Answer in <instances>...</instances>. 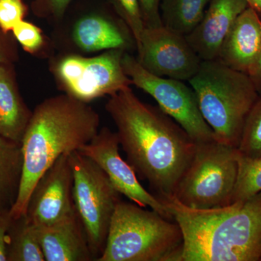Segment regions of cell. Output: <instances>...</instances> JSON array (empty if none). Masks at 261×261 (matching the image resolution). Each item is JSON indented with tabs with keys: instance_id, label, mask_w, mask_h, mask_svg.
Segmentation results:
<instances>
[{
	"instance_id": "obj_1",
	"label": "cell",
	"mask_w": 261,
	"mask_h": 261,
	"mask_svg": "<svg viewBox=\"0 0 261 261\" xmlns=\"http://www.w3.org/2000/svg\"><path fill=\"white\" fill-rule=\"evenodd\" d=\"M106 109L127 161L161 200H171L197 143L171 117L140 100L130 87L110 96Z\"/></svg>"
},
{
	"instance_id": "obj_2",
	"label": "cell",
	"mask_w": 261,
	"mask_h": 261,
	"mask_svg": "<svg viewBox=\"0 0 261 261\" xmlns=\"http://www.w3.org/2000/svg\"><path fill=\"white\" fill-rule=\"evenodd\" d=\"M100 118L95 110L69 94L48 98L32 113L21 140V181L12 219L27 214L29 199L39 178L60 156L80 150L97 135Z\"/></svg>"
},
{
	"instance_id": "obj_3",
	"label": "cell",
	"mask_w": 261,
	"mask_h": 261,
	"mask_svg": "<svg viewBox=\"0 0 261 261\" xmlns=\"http://www.w3.org/2000/svg\"><path fill=\"white\" fill-rule=\"evenodd\" d=\"M163 202L181 229V261L260 260L261 192L209 210L188 208L173 199Z\"/></svg>"
},
{
	"instance_id": "obj_4",
	"label": "cell",
	"mask_w": 261,
	"mask_h": 261,
	"mask_svg": "<svg viewBox=\"0 0 261 261\" xmlns=\"http://www.w3.org/2000/svg\"><path fill=\"white\" fill-rule=\"evenodd\" d=\"M188 82L216 141L238 149L247 117L260 98L250 77L212 60L201 62Z\"/></svg>"
},
{
	"instance_id": "obj_5",
	"label": "cell",
	"mask_w": 261,
	"mask_h": 261,
	"mask_svg": "<svg viewBox=\"0 0 261 261\" xmlns=\"http://www.w3.org/2000/svg\"><path fill=\"white\" fill-rule=\"evenodd\" d=\"M183 244L174 220L120 200L97 261H181Z\"/></svg>"
},
{
	"instance_id": "obj_6",
	"label": "cell",
	"mask_w": 261,
	"mask_h": 261,
	"mask_svg": "<svg viewBox=\"0 0 261 261\" xmlns=\"http://www.w3.org/2000/svg\"><path fill=\"white\" fill-rule=\"evenodd\" d=\"M239 157L238 149L216 140L197 143L195 156L178 181L172 199L195 210L231 205Z\"/></svg>"
},
{
	"instance_id": "obj_7",
	"label": "cell",
	"mask_w": 261,
	"mask_h": 261,
	"mask_svg": "<svg viewBox=\"0 0 261 261\" xmlns=\"http://www.w3.org/2000/svg\"><path fill=\"white\" fill-rule=\"evenodd\" d=\"M73 199L94 260L102 255L119 193L102 168L79 151L70 153Z\"/></svg>"
},
{
	"instance_id": "obj_8",
	"label": "cell",
	"mask_w": 261,
	"mask_h": 261,
	"mask_svg": "<svg viewBox=\"0 0 261 261\" xmlns=\"http://www.w3.org/2000/svg\"><path fill=\"white\" fill-rule=\"evenodd\" d=\"M122 65L132 84L147 92L159 108L184 128L196 143L216 140L200 112L195 92L184 81L152 74L124 53Z\"/></svg>"
},
{
	"instance_id": "obj_9",
	"label": "cell",
	"mask_w": 261,
	"mask_h": 261,
	"mask_svg": "<svg viewBox=\"0 0 261 261\" xmlns=\"http://www.w3.org/2000/svg\"><path fill=\"white\" fill-rule=\"evenodd\" d=\"M123 49H109L100 56L65 57L57 66L56 73L66 94L88 103L130 87L122 59Z\"/></svg>"
},
{
	"instance_id": "obj_10",
	"label": "cell",
	"mask_w": 261,
	"mask_h": 261,
	"mask_svg": "<svg viewBox=\"0 0 261 261\" xmlns=\"http://www.w3.org/2000/svg\"><path fill=\"white\" fill-rule=\"evenodd\" d=\"M137 50V60L151 73L184 82L197 73L202 61L185 36L163 25L145 27Z\"/></svg>"
},
{
	"instance_id": "obj_11",
	"label": "cell",
	"mask_w": 261,
	"mask_h": 261,
	"mask_svg": "<svg viewBox=\"0 0 261 261\" xmlns=\"http://www.w3.org/2000/svg\"><path fill=\"white\" fill-rule=\"evenodd\" d=\"M116 132L107 127L79 152L92 159L107 174L115 189L132 202L142 207H149L167 219L173 220L166 203L141 185L133 167L122 159Z\"/></svg>"
},
{
	"instance_id": "obj_12",
	"label": "cell",
	"mask_w": 261,
	"mask_h": 261,
	"mask_svg": "<svg viewBox=\"0 0 261 261\" xmlns=\"http://www.w3.org/2000/svg\"><path fill=\"white\" fill-rule=\"evenodd\" d=\"M70 153L60 156L33 190L25 216L34 226L53 224L75 211Z\"/></svg>"
},
{
	"instance_id": "obj_13",
	"label": "cell",
	"mask_w": 261,
	"mask_h": 261,
	"mask_svg": "<svg viewBox=\"0 0 261 261\" xmlns=\"http://www.w3.org/2000/svg\"><path fill=\"white\" fill-rule=\"evenodd\" d=\"M247 0H209L203 18L186 39L202 61L217 59L220 48Z\"/></svg>"
},
{
	"instance_id": "obj_14",
	"label": "cell",
	"mask_w": 261,
	"mask_h": 261,
	"mask_svg": "<svg viewBox=\"0 0 261 261\" xmlns=\"http://www.w3.org/2000/svg\"><path fill=\"white\" fill-rule=\"evenodd\" d=\"M260 53V15L249 6L235 20L216 60L248 75Z\"/></svg>"
},
{
	"instance_id": "obj_15",
	"label": "cell",
	"mask_w": 261,
	"mask_h": 261,
	"mask_svg": "<svg viewBox=\"0 0 261 261\" xmlns=\"http://www.w3.org/2000/svg\"><path fill=\"white\" fill-rule=\"evenodd\" d=\"M35 226L46 261L94 260L75 211L53 224Z\"/></svg>"
},
{
	"instance_id": "obj_16",
	"label": "cell",
	"mask_w": 261,
	"mask_h": 261,
	"mask_svg": "<svg viewBox=\"0 0 261 261\" xmlns=\"http://www.w3.org/2000/svg\"><path fill=\"white\" fill-rule=\"evenodd\" d=\"M73 40L85 51L125 49L126 38L111 20L100 15H90L75 23L73 31Z\"/></svg>"
},
{
	"instance_id": "obj_17",
	"label": "cell",
	"mask_w": 261,
	"mask_h": 261,
	"mask_svg": "<svg viewBox=\"0 0 261 261\" xmlns=\"http://www.w3.org/2000/svg\"><path fill=\"white\" fill-rule=\"evenodd\" d=\"M32 114L19 97L9 73L0 65V135L21 143Z\"/></svg>"
},
{
	"instance_id": "obj_18",
	"label": "cell",
	"mask_w": 261,
	"mask_h": 261,
	"mask_svg": "<svg viewBox=\"0 0 261 261\" xmlns=\"http://www.w3.org/2000/svg\"><path fill=\"white\" fill-rule=\"evenodd\" d=\"M23 164L21 143L0 135V211H10L15 204Z\"/></svg>"
},
{
	"instance_id": "obj_19",
	"label": "cell",
	"mask_w": 261,
	"mask_h": 261,
	"mask_svg": "<svg viewBox=\"0 0 261 261\" xmlns=\"http://www.w3.org/2000/svg\"><path fill=\"white\" fill-rule=\"evenodd\" d=\"M208 3L209 0H161L163 27L186 37L200 23Z\"/></svg>"
},
{
	"instance_id": "obj_20",
	"label": "cell",
	"mask_w": 261,
	"mask_h": 261,
	"mask_svg": "<svg viewBox=\"0 0 261 261\" xmlns=\"http://www.w3.org/2000/svg\"><path fill=\"white\" fill-rule=\"evenodd\" d=\"M7 248L8 261H45L36 226L25 216L12 220Z\"/></svg>"
},
{
	"instance_id": "obj_21",
	"label": "cell",
	"mask_w": 261,
	"mask_h": 261,
	"mask_svg": "<svg viewBox=\"0 0 261 261\" xmlns=\"http://www.w3.org/2000/svg\"><path fill=\"white\" fill-rule=\"evenodd\" d=\"M261 192V157H239V171L233 202L245 201Z\"/></svg>"
},
{
	"instance_id": "obj_22",
	"label": "cell",
	"mask_w": 261,
	"mask_h": 261,
	"mask_svg": "<svg viewBox=\"0 0 261 261\" xmlns=\"http://www.w3.org/2000/svg\"><path fill=\"white\" fill-rule=\"evenodd\" d=\"M238 150L243 157H261V97L247 117Z\"/></svg>"
},
{
	"instance_id": "obj_23",
	"label": "cell",
	"mask_w": 261,
	"mask_h": 261,
	"mask_svg": "<svg viewBox=\"0 0 261 261\" xmlns=\"http://www.w3.org/2000/svg\"><path fill=\"white\" fill-rule=\"evenodd\" d=\"M115 9L126 24L135 39L137 47L145 28L139 0H111Z\"/></svg>"
},
{
	"instance_id": "obj_24",
	"label": "cell",
	"mask_w": 261,
	"mask_h": 261,
	"mask_svg": "<svg viewBox=\"0 0 261 261\" xmlns=\"http://www.w3.org/2000/svg\"><path fill=\"white\" fill-rule=\"evenodd\" d=\"M15 39L25 51L33 53L37 51L43 44V37L40 29L29 22H19L13 30Z\"/></svg>"
},
{
	"instance_id": "obj_25",
	"label": "cell",
	"mask_w": 261,
	"mask_h": 261,
	"mask_svg": "<svg viewBox=\"0 0 261 261\" xmlns=\"http://www.w3.org/2000/svg\"><path fill=\"white\" fill-rule=\"evenodd\" d=\"M25 7L22 0H0V28L6 33L23 20Z\"/></svg>"
},
{
	"instance_id": "obj_26",
	"label": "cell",
	"mask_w": 261,
	"mask_h": 261,
	"mask_svg": "<svg viewBox=\"0 0 261 261\" xmlns=\"http://www.w3.org/2000/svg\"><path fill=\"white\" fill-rule=\"evenodd\" d=\"M161 0H139L144 23L147 28L163 25L160 7Z\"/></svg>"
},
{
	"instance_id": "obj_27",
	"label": "cell",
	"mask_w": 261,
	"mask_h": 261,
	"mask_svg": "<svg viewBox=\"0 0 261 261\" xmlns=\"http://www.w3.org/2000/svg\"><path fill=\"white\" fill-rule=\"evenodd\" d=\"M71 0H34L36 11L39 15L59 18L64 15Z\"/></svg>"
},
{
	"instance_id": "obj_28",
	"label": "cell",
	"mask_w": 261,
	"mask_h": 261,
	"mask_svg": "<svg viewBox=\"0 0 261 261\" xmlns=\"http://www.w3.org/2000/svg\"><path fill=\"white\" fill-rule=\"evenodd\" d=\"M12 220L10 211H0V261H8V233Z\"/></svg>"
},
{
	"instance_id": "obj_29",
	"label": "cell",
	"mask_w": 261,
	"mask_h": 261,
	"mask_svg": "<svg viewBox=\"0 0 261 261\" xmlns=\"http://www.w3.org/2000/svg\"><path fill=\"white\" fill-rule=\"evenodd\" d=\"M248 75L253 82L257 93L261 97V53L257 61L252 65L251 69L249 71Z\"/></svg>"
},
{
	"instance_id": "obj_30",
	"label": "cell",
	"mask_w": 261,
	"mask_h": 261,
	"mask_svg": "<svg viewBox=\"0 0 261 261\" xmlns=\"http://www.w3.org/2000/svg\"><path fill=\"white\" fill-rule=\"evenodd\" d=\"M247 2L249 6L251 7L261 15V0H247Z\"/></svg>"
},
{
	"instance_id": "obj_31",
	"label": "cell",
	"mask_w": 261,
	"mask_h": 261,
	"mask_svg": "<svg viewBox=\"0 0 261 261\" xmlns=\"http://www.w3.org/2000/svg\"><path fill=\"white\" fill-rule=\"evenodd\" d=\"M4 61V56H3V50H2L1 46H0V65H2Z\"/></svg>"
},
{
	"instance_id": "obj_32",
	"label": "cell",
	"mask_w": 261,
	"mask_h": 261,
	"mask_svg": "<svg viewBox=\"0 0 261 261\" xmlns=\"http://www.w3.org/2000/svg\"><path fill=\"white\" fill-rule=\"evenodd\" d=\"M260 260H261V258H260Z\"/></svg>"
}]
</instances>
